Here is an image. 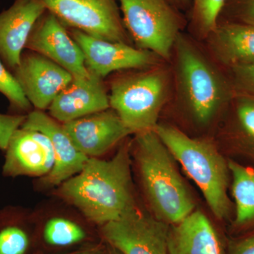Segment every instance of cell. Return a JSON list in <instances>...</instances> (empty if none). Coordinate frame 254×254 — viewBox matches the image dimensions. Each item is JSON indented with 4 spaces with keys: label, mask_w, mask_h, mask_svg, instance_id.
<instances>
[{
    "label": "cell",
    "mask_w": 254,
    "mask_h": 254,
    "mask_svg": "<svg viewBox=\"0 0 254 254\" xmlns=\"http://www.w3.org/2000/svg\"><path fill=\"white\" fill-rule=\"evenodd\" d=\"M131 142L110 160L89 158L83 169L62 185L57 194L89 221L103 225L136 208L131 175Z\"/></svg>",
    "instance_id": "cell-1"
},
{
    "label": "cell",
    "mask_w": 254,
    "mask_h": 254,
    "mask_svg": "<svg viewBox=\"0 0 254 254\" xmlns=\"http://www.w3.org/2000/svg\"><path fill=\"white\" fill-rule=\"evenodd\" d=\"M172 58L179 105L195 126H210L226 113L235 95L230 78L183 33L177 37Z\"/></svg>",
    "instance_id": "cell-2"
},
{
    "label": "cell",
    "mask_w": 254,
    "mask_h": 254,
    "mask_svg": "<svg viewBox=\"0 0 254 254\" xmlns=\"http://www.w3.org/2000/svg\"><path fill=\"white\" fill-rule=\"evenodd\" d=\"M131 152L153 216L173 225L195 210L193 195L177 169L176 160L155 130L136 133Z\"/></svg>",
    "instance_id": "cell-3"
},
{
    "label": "cell",
    "mask_w": 254,
    "mask_h": 254,
    "mask_svg": "<svg viewBox=\"0 0 254 254\" xmlns=\"http://www.w3.org/2000/svg\"><path fill=\"white\" fill-rule=\"evenodd\" d=\"M154 130L201 190L213 215L219 220L230 219L233 205L228 194V160L211 141L191 138L177 127L158 123Z\"/></svg>",
    "instance_id": "cell-4"
},
{
    "label": "cell",
    "mask_w": 254,
    "mask_h": 254,
    "mask_svg": "<svg viewBox=\"0 0 254 254\" xmlns=\"http://www.w3.org/2000/svg\"><path fill=\"white\" fill-rule=\"evenodd\" d=\"M172 73L163 63L130 70L110 84V107L131 134L154 130L170 96Z\"/></svg>",
    "instance_id": "cell-5"
},
{
    "label": "cell",
    "mask_w": 254,
    "mask_h": 254,
    "mask_svg": "<svg viewBox=\"0 0 254 254\" xmlns=\"http://www.w3.org/2000/svg\"><path fill=\"white\" fill-rule=\"evenodd\" d=\"M125 27L137 48L171 60L174 45L187 21L170 0H116Z\"/></svg>",
    "instance_id": "cell-6"
},
{
    "label": "cell",
    "mask_w": 254,
    "mask_h": 254,
    "mask_svg": "<svg viewBox=\"0 0 254 254\" xmlns=\"http://www.w3.org/2000/svg\"><path fill=\"white\" fill-rule=\"evenodd\" d=\"M66 28L105 40L130 44L116 0H36Z\"/></svg>",
    "instance_id": "cell-7"
},
{
    "label": "cell",
    "mask_w": 254,
    "mask_h": 254,
    "mask_svg": "<svg viewBox=\"0 0 254 254\" xmlns=\"http://www.w3.org/2000/svg\"><path fill=\"white\" fill-rule=\"evenodd\" d=\"M101 227L108 245L123 254H168L170 225L137 207Z\"/></svg>",
    "instance_id": "cell-8"
},
{
    "label": "cell",
    "mask_w": 254,
    "mask_h": 254,
    "mask_svg": "<svg viewBox=\"0 0 254 254\" xmlns=\"http://www.w3.org/2000/svg\"><path fill=\"white\" fill-rule=\"evenodd\" d=\"M69 34L83 52L87 69L100 78L114 71L142 69L164 62L154 53L127 43L99 39L76 29Z\"/></svg>",
    "instance_id": "cell-9"
},
{
    "label": "cell",
    "mask_w": 254,
    "mask_h": 254,
    "mask_svg": "<svg viewBox=\"0 0 254 254\" xmlns=\"http://www.w3.org/2000/svg\"><path fill=\"white\" fill-rule=\"evenodd\" d=\"M25 49L54 62L73 78H87L91 75L80 47L63 23L47 10L35 24Z\"/></svg>",
    "instance_id": "cell-10"
},
{
    "label": "cell",
    "mask_w": 254,
    "mask_h": 254,
    "mask_svg": "<svg viewBox=\"0 0 254 254\" xmlns=\"http://www.w3.org/2000/svg\"><path fill=\"white\" fill-rule=\"evenodd\" d=\"M12 71L31 105L41 111L48 109L73 78L54 62L30 50L23 52L19 64Z\"/></svg>",
    "instance_id": "cell-11"
},
{
    "label": "cell",
    "mask_w": 254,
    "mask_h": 254,
    "mask_svg": "<svg viewBox=\"0 0 254 254\" xmlns=\"http://www.w3.org/2000/svg\"><path fill=\"white\" fill-rule=\"evenodd\" d=\"M73 145L88 158H98L131 133L113 109L63 124Z\"/></svg>",
    "instance_id": "cell-12"
},
{
    "label": "cell",
    "mask_w": 254,
    "mask_h": 254,
    "mask_svg": "<svg viewBox=\"0 0 254 254\" xmlns=\"http://www.w3.org/2000/svg\"><path fill=\"white\" fill-rule=\"evenodd\" d=\"M21 128L42 132L50 138L55 153L53 170L42 177L41 183L46 187L60 186L83 169L88 157L76 148L63 126L41 110L26 115Z\"/></svg>",
    "instance_id": "cell-13"
},
{
    "label": "cell",
    "mask_w": 254,
    "mask_h": 254,
    "mask_svg": "<svg viewBox=\"0 0 254 254\" xmlns=\"http://www.w3.org/2000/svg\"><path fill=\"white\" fill-rule=\"evenodd\" d=\"M55 153L50 138L42 132L19 128L6 149L5 176L45 177L54 167Z\"/></svg>",
    "instance_id": "cell-14"
},
{
    "label": "cell",
    "mask_w": 254,
    "mask_h": 254,
    "mask_svg": "<svg viewBox=\"0 0 254 254\" xmlns=\"http://www.w3.org/2000/svg\"><path fill=\"white\" fill-rule=\"evenodd\" d=\"M46 11L36 0H15L0 13V59L8 68L18 66L32 30Z\"/></svg>",
    "instance_id": "cell-15"
},
{
    "label": "cell",
    "mask_w": 254,
    "mask_h": 254,
    "mask_svg": "<svg viewBox=\"0 0 254 254\" xmlns=\"http://www.w3.org/2000/svg\"><path fill=\"white\" fill-rule=\"evenodd\" d=\"M109 95L103 78L95 75L73 78L50 105V116L64 124L109 109Z\"/></svg>",
    "instance_id": "cell-16"
},
{
    "label": "cell",
    "mask_w": 254,
    "mask_h": 254,
    "mask_svg": "<svg viewBox=\"0 0 254 254\" xmlns=\"http://www.w3.org/2000/svg\"><path fill=\"white\" fill-rule=\"evenodd\" d=\"M168 247V254H226L216 229L199 210L170 225Z\"/></svg>",
    "instance_id": "cell-17"
},
{
    "label": "cell",
    "mask_w": 254,
    "mask_h": 254,
    "mask_svg": "<svg viewBox=\"0 0 254 254\" xmlns=\"http://www.w3.org/2000/svg\"><path fill=\"white\" fill-rule=\"evenodd\" d=\"M214 60L227 69L254 64V27L218 21L205 38Z\"/></svg>",
    "instance_id": "cell-18"
},
{
    "label": "cell",
    "mask_w": 254,
    "mask_h": 254,
    "mask_svg": "<svg viewBox=\"0 0 254 254\" xmlns=\"http://www.w3.org/2000/svg\"><path fill=\"white\" fill-rule=\"evenodd\" d=\"M225 114V138L230 148L254 162V98L235 93Z\"/></svg>",
    "instance_id": "cell-19"
},
{
    "label": "cell",
    "mask_w": 254,
    "mask_h": 254,
    "mask_svg": "<svg viewBox=\"0 0 254 254\" xmlns=\"http://www.w3.org/2000/svg\"><path fill=\"white\" fill-rule=\"evenodd\" d=\"M235 200L232 226L237 231L254 229V168L228 159Z\"/></svg>",
    "instance_id": "cell-20"
},
{
    "label": "cell",
    "mask_w": 254,
    "mask_h": 254,
    "mask_svg": "<svg viewBox=\"0 0 254 254\" xmlns=\"http://www.w3.org/2000/svg\"><path fill=\"white\" fill-rule=\"evenodd\" d=\"M190 27L193 34L205 39L216 27L226 0H190Z\"/></svg>",
    "instance_id": "cell-21"
},
{
    "label": "cell",
    "mask_w": 254,
    "mask_h": 254,
    "mask_svg": "<svg viewBox=\"0 0 254 254\" xmlns=\"http://www.w3.org/2000/svg\"><path fill=\"white\" fill-rule=\"evenodd\" d=\"M43 234L47 243L58 247L73 245L86 237V232L80 225L63 218H54L48 220Z\"/></svg>",
    "instance_id": "cell-22"
},
{
    "label": "cell",
    "mask_w": 254,
    "mask_h": 254,
    "mask_svg": "<svg viewBox=\"0 0 254 254\" xmlns=\"http://www.w3.org/2000/svg\"><path fill=\"white\" fill-rule=\"evenodd\" d=\"M0 93L9 101L10 108L18 112H27L31 104L19 83L0 59Z\"/></svg>",
    "instance_id": "cell-23"
},
{
    "label": "cell",
    "mask_w": 254,
    "mask_h": 254,
    "mask_svg": "<svg viewBox=\"0 0 254 254\" xmlns=\"http://www.w3.org/2000/svg\"><path fill=\"white\" fill-rule=\"evenodd\" d=\"M218 21L254 27V0H226Z\"/></svg>",
    "instance_id": "cell-24"
},
{
    "label": "cell",
    "mask_w": 254,
    "mask_h": 254,
    "mask_svg": "<svg viewBox=\"0 0 254 254\" xmlns=\"http://www.w3.org/2000/svg\"><path fill=\"white\" fill-rule=\"evenodd\" d=\"M29 241L19 227L9 226L0 231V254H24Z\"/></svg>",
    "instance_id": "cell-25"
},
{
    "label": "cell",
    "mask_w": 254,
    "mask_h": 254,
    "mask_svg": "<svg viewBox=\"0 0 254 254\" xmlns=\"http://www.w3.org/2000/svg\"><path fill=\"white\" fill-rule=\"evenodd\" d=\"M227 74L235 93L254 98V64L229 68Z\"/></svg>",
    "instance_id": "cell-26"
},
{
    "label": "cell",
    "mask_w": 254,
    "mask_h": 254,
    "mask_svg": "<svg viewBox=\"0 0 254 254\" xmlns=\"http://www.w3.org/2000/svg\"><path fill=\"white\" fill-rule=\"evenodd\" d=\"M26 115L14 114L4 115L0 113V150H6L13 133L26 120Z\"/></svg>",
    "instance_id": "cell-27"
},
{
    "label": "cell",
    "mask_w": 254,
    "mask_h": 254,
    "mask_svg": "<svg viewBox=\"0 0 254 254\" xmlns=\"http://www.w3.org/2000/svg\"><path fill=\"white\" fill-rule=\"evenodd\" d=\"M227 254H254V232L230 241Z\"/></svg>",
    "instance_id": "cell-28"
},
{
    "label": "cell",
    "mask_w": 254,
    "mask_h": 254,
    "mask_svg": "<svg viewBox=\"0 0 254 254\" xmlns=\"http://www.w3.org/2000/svg\"><path fill=\"white\" fill-rule=\"evenodd\" d=\"M105 250L104 246H97V247H92V248L87 249L79 251V252H74L69 254H103Z\"/></svg>",
    "instance_id": "cell-29"
},
{
    "label": "cell",
    "mask_w": 254,
    "mask_h": 254,
    "mask_svg": "<svg viewBox=\"0 0 254 254\" xmlns=\"http://www.w3.org/2000/svg\"><path fill=\"white\" fill-rule=\"evenodd\" d=\"M170 1L180 11L190 9V4H191L190 0H170Z\"/></svg>",
    "instance_id": "cell-30"
},
{
    "label": "cell",
    "mask_w": 254,
    "mask_h": 254,
    "mask_svg": "<svg viewBox=\"0 0 254 254\" xmlns=\"http://www.w3.org/2000/svg\"><path fill=\"white\" fill-rule=\"evenodd\" d=\"M103 254H123L117 249L114 248L111 246L108 245V247H105L104 253Z\"/></svg>",
    "instance_id": "cell-31"
}]
</instances>
